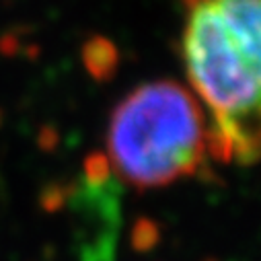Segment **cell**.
I'll return each instance as SVG.
<instances>
[{
  "label": "cell",
  "mask_w": 261,
  "mask_h": 261,
  "mask_svg": "<svg viewBox=\"0 0 261 261\" xmlns=\"http://www.w3.org/2000/svg\"><path fill=\"white\" fill-rule=\"evenodd\" d=\"M189 81L232 138V159H259V0H183Z\"/></svg>",
  "instance_id": "obj_1"
},
{
  "label": "cell",
  "mask_w": 261,
  "mask_h": 261,
  "mask_svg": "<svg viewBox=\"0 0 261 261\" xmlns=\"http://www.w3.org/2000/svg\"><path fill=\"white\" fill-rule=\"evenodd\" d=\"M107 150L117 177L140 191L195 175L206 154L198 99L173 81L138 87L111 115Z\"/></svg>",
  "instance_id": "obj_2"
},
{
  "label": "cell",
  "mask_w": 261,
  "mask_h": 261,
  "mask_svg": "<svg viewBox=\"0 0 261 261\" xmlns=\"http://www.w3.org/2000/svg\"><path fill=\"white\" fill-rule=\"evenodd\" d=\"M81 58L89 74L99 83L111 81L117 72V64H119L117 47L103 35H95L89 41H85Z\"/></svg>",
  "instance_id": "obj_3"
},
{
  "label": "cell",
  "mask_w": 261,
  "mask_h": 261,
  "mask_svg": "<svg viewBox=\"0 0 261 261\" xmlns=\"http://www.w3.org/2000/svg\"><path fill=\"white\" fill-rule=\"evenodd\" d=\"M161 243V226L152 218H138L129 230V245L136 253H148Z\"/></svg>",
  "instance_id": "obj_4"
},
{
  "label": "cell",
  "mask_w": 261,
  "mask_h": 261,
  "mask_svg": "<svg viewBox=\"0 0 261 261\" xmlns=\"http://www.w3.org/2000/svg\"><path fill=\"white\" fill-rule=\"evenodd\" d=\"M232 138L222 132L220 127L212 125L208 132H206V150L210 152V156L216 163H230L232 161Z\"/></svg>",
  "instance_id": "obj_5"
},
{
  "label": "cell",
  "mask_w": 261,
  "mask_h": 261,
  "mask_svg": "<svg viewBox=\"0 0 261 261\" xmlns=\"http://www.w3.org/2000/svg\"><path fill=\"white\" fill-rule=\"evenodd\" d=\"M111 179V163L109 156L103 152H93L85 161V181L99 185Z\"/></svg>",
  "instance_id": "obj_6"
},
{
  "label": "cell",
  "mask_w": 261,
  "mask_h": 261,
  "mask_svg": "<svg viewBox=\"0 0 261 261\" xmlns=\"http://www.w3.org/2000/svg\"><path fill=\"white\" fill-rule=\"evenodd\" d=\"M68 202V187L58 185V183H49L41 189L39 193V204L45 212H58L64 208V204Z\"/></svg>",
  "instance_id": "obj_7"
},
{
  "label": "cell",
  "mask_w": 261,
  "mask_h": 261,
  "mask_svg": "<svg viewBox=\"0 0 261 261\" xmlns=\"http://www.w3.org/2000/svg\"><path fill=\"white\" fill-rule=\"evenodd\" d=\"M206 261H218V259H206Z\"/></svg>",
  "instance_id": "obj_8"
}]
</instances>
